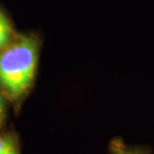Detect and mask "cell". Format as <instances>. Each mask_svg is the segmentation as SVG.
Listing matches in <instances>:
<instances>
[{"mask_svg": "<svg viewBox=\"0 0 154 154\" xmlns=\"http://www.w3.org/2000/svg\"><path fill=\"white\" fill-rule=\"evenodd\" d=\"M109 154H152V151L145 146L128 145L121 138H114L109 145Z\"/></svg>", "mask_w": 154, "mask_h": 154, "instance_id": "obj_2", "label": "cell"}, {"mask_svg": "<svg viewBox=\"0 0 154 154\" xmlns=\"http://www.w3.org/2000/svg\"><path fill=\"white\" fill-rule=\"evenodd\" d=\"M40 41L34 34L14 35L0 50V90L18 109L34 83Z\"/></svg>", "mask_w": 154, "mask_h": 154, "instance_id": "obj_1", "label": "cell"}, {"mask_svg": "<svg viewBox=\"0 0 154 154\" xmlns=\"http://www.w3.org/2000/svg\"><path fill=\"white\" fill-rule=\"evenodd\" d=\"M14 38V31L11 24L2 11H0V50L11 41Z\"/></svg>", "mask_w": 154, "mask_h": 154, "instance_id": "obj_4", "label": "cell"}, {"mask_svg": "<svg viewBox=\"0 0 154 154\" xmlns=\"http://www.w3.org/2000/svg\"><path fill=\"white\" fill-rule=\"evenodd\" d=\"M6 118V107H5V99H4V94L0 90V127L5 121Z\"/></svg>", "mask_w": 154, "mask_h": 154, "instance_id": "obj_5", "label": "cell"}, {"mask_svg": "<svg viewBox=\"0 0 154 154\" xmlns=\"http://www.w3.org/2000/svg\"><path fill=\"white\" fill-rule=\"evenodd\" d=\"M0 154H20L18 140L14 134H0Z\"/></svg>", "mask_w": 154, "mask_h": 154, "instance_id": "obj_3", "label": "cell"}]
</instances>
